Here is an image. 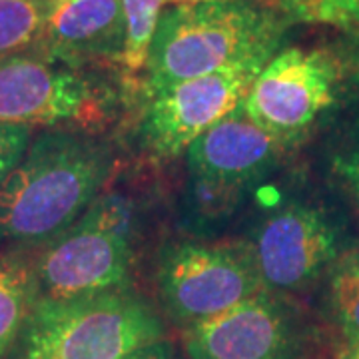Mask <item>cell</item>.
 <instances>
[{
	"label": "cell",
	"mask_w": 359,
	"mask_h": 359,
	"mask_svg": "<svg viewBox=\"0 0 359 359\" xmlns=\"http://www.w3.org/2000/svg\"><path fill=\"white\" fill-rule=\"evenodd\" d=\"M110 168L106 148L74 130L34 136L0 186V244L30 252L56 240L100 196Z\"/></svg>",
	"instance_id": "cell-1"
},
{
	"label": "cell",
	"mask_w": 359,
	"mask_h": 359,
	"mask_svg": "<svg viewBox=\"0 0 359 359\" xmlns=\"http://www.w3.org/2000/svg\"><path fill=\"white\" fill-rule=\"evenodd\" d=\"M282 14L256 0H188L160 14L146 72L154 96L192 78L262 70L276 54Z\"/></svg>",
	"instance_id": "cell-2"
},
{
	"label": "cell",
	"mask_w": 359,
	"mask_h": 359,
	"mask_svg": "<svg viewBox=\"0 0 359 359\" xmlns=\"http://www.w3.org/2000/svg\"><path fill=\"white\" fill-rule=\"evenodd\" d=\"M162 335L152 306L126 285L66 299L39 295L11 359H126Z\"/></svg>",
	"instance_id": "cell-3"
},
{
	"label": "cell",
	"mask_w": 359,
	"mask_h": 359,
	"mask_svg": "<svg viewBox=\"0 0 359 359\" xmlns=\"http://www.w3.org/2000/svg\"><path fill=\"white\" fill-rule=\"evenodd\" d=\"M130 231L126 202L98 196L65 233L36 250L32 262L40 295L66 299L124 287L132 266Z\"/></svg>",
	"instance_id": "cell-4"
},
{
	"label": "cell",
	"mask_w": 359,
	"mask_h": 359,
	"mask_svg": "<svg viewBox=\"0 0 359 359\" xmlns=\"http://www.w3.org/2000/svg\"><path fill=\"white\" fill-rule=\"evenodd\" d=\"M158 285L170 316L186 327L264 290L245 242L172 245L160 259Z\"/></svg>",
	"instance_id": "cell-5"
},
{
	"label": "cell",
	"mask_w": 359,
	"mask_h": 359,
	"mask_svg": "<svg viewBox=\"0 0 359 359\" xmlns=\"http://www.w3.org/2000/svg\"><path fill=\"white\" fill-rule=\"evenodd\" d=\"M104 112V92L90 78L34 50L0 58V122L16 126H86Z\"/></svg>",
	"instance_id": "cell-6"
},
{
	"label": "cell",
	"mask_w": 359,
	"mask_h": 359,
	"mask_svg": "<svg viewBox=\"0 0 359 359\" xmlns=\"http://www.w3.org/2000/svg\"><path fill=\"white\" fill-rule=\"evenodd\" d=\"M335 65L321 50L287 48L271 56L245 96V112L280 142L309 128L334 104Z\"/></svg>",
	"instance_id": "cell-7"
},
{
	"label": "cell",
	"mask_w": 359,
	"mask_h": 359,
	"mask_svg": "<svg viewBox=\"0 0 359 359\" xmlns=\"http://www.w3.org/2000/svg\"><path fill=\"white\" fill-rule=\"evenodd\" d=\"M259 70L233 68L192 78L152 96L142 136L158 156H178L244 102Z\"/></svg>",
	"instance_id": "cell-8"
},
{
	"label": "cell",
	"mask_w": 359,
	"mask_h": 359,
	"mask_svg": "<svg viewBox=\"0 0 359 359\" xmlns=\"http://www.w3.org/2000/svg\"><path fill=\"white\" fill-rule=\"evenodd\" d=\"M299 341L295 313L268 290L186 327L184 337L190 359H294Z\"/></svg>",
	"instance_id": "cell-9"
},
{
	"label": "cell",
	"mask_w": 359,
	"mask_h": 359,
	"mask_svg": "<svg viewBox=\"0 0 359 359\" xmlns=\"http://www.w3.org/2000/svg\"><path fill=\"white\" fill-rule=\"evenodd\" d=\"M250 248L259 282L268 292L306 287L337 252L332 226L308 205H285L269 214Z\"/></svg>",
	"instance_id": "cell-10"
},
{
	"label": "cell",
	"mask_w": 359,
	"mask_h": 359,
	"mask_svg": "<svg viewBox=\"0 0 359 359\" xmlns=\"http://www.w3.org/2000/svg\"><path fill=\"white\" fill-rule=\"evenodd\" d=\"M282 142L264 130L240 104L231 114L188 146L186 158L202 198H224L268 172Z\"/></svg>",
	"instance_id": "cell-11"
},
{
	"label": "cell",
	"mask_w": 359,
	"mask_h": 359,
	"mask_svg": "<svg viewBox=\"0 0 359 359\" xmlns=\"http://www.w3.org/2000/svg\"><path fill=\"white\" fill-rule=\"evenodd\" d=\"M124 16L120 0H56L42 50L76 66L84 58L122 54Z\"/></svg>",
	"instance_id": "cell-12"
},
{
	"label": "cell",
	"mask_w": 359,
	"mask_h": 359,
	"mask_svg": "<svg viewBox=\"0 0 359 359\" xmlns=\"http://www.w3.org/2000/svg\"><path fill=\"white\" fill-rule=\"evenodd\" d=\"M39 295L34 262L28 250L0 256V359H11Z\"/></svg>",
	"instance_id": "cell-13"
},
{
	"label": "cell",
	"mask_w": 359,
	"mask_h": 359,
	"mask_svg": "<svg viewBox=\"0 0 359 359\" xmlns=\"http://www.w3.org/2000/svg\"><path fill=\"white\" fill-rule=\"evenodd\" d=\"M56 0H0V58L42 50Z\"/></svg>",
	"instance_id": "cell-14"
},
{
	"label": "cell",
	"mask_w": 359,
	"mask_h": 359,
	"mask_svg": "<svg viewBox=\"0 0 359 359\" xmlns=\"http://www.w3.org/2000/svg\"><path fill=\"white\" fill-rule=\"evenodd\" d=\"M124 16V42H122V62L130 72L146 68L150 46L164 4L170 0H120Z\"/></svg>",
	"instance_id": "cell-15"
},
{
	"label": "cell",
	"mask_w": 359,
	"mask_h": 359,
	"mask_svg": "<svg viewBox=\"0 0 359 359\" xmlns=\"http://www.w3.org/2000/svg\"><path fill=\"white\" fill-rule=\"evenodd\" d=\"M330 294L335 321L347 341L355 346L359 344V248L335 262Z\"/></svg>",
	"instance_id": "cell-16"
},
{
	"label": "cell",
	"mask_w": 359,
	"mask_h": 359,
	"mask_svg": "<svg viewBox=\"0 0 359 359\" xmlns=\"http://www.w3.org/2000/svg\"><path fill=\"white\" fill-rule=\"evenodd\" d=\"M287 8L302 20L334 25L359 34V0H290Z\"/></svg>",
	"instance_id": "cell-17"
},
{
	"label": "cell",
	"mask_w": 359,
	"mask_h": 359,
	"mask_svg": "<svg viewBox=\"0 0 359 359\" xmlns=\"http://www.w3.org/2000/svg\"><path fill=\"white\" fill-rule=\"evenodd\" d=\"M32 138V128L0 122V186L13 174L14 168L20 164Z\"/></svg>",
	"instance_id": "cell-18"
},
{
	"label": "cell",
	"mask_w": 359,
	"mask_h": 359,
	"mask_svg": "<svg viewBox=\"0 0 359 359\" xmlns=\"http://www.w3.org/2000/svg\"><path fill=\"white\" fill-rule=\"evenodd\" d=\"M337 168H339L341 176L349 182V186H351V190H353L359 202V148L351 150L349 154L341 156L337 160Z\"/></svg>",
	"instance_id": "cell-19"
},
{
	"label": "cell",
	"mask_w": 359,
	"mask_h": 359,
	"mask_svg": "<svg viewBox=\"0 0 359 359\" xmlns=\"http://www.w3.org/2000/svg\"><path fill=\"white\" fill-rule=\"evenodd\" d=\"M126 359H174V355H172V347L168 346L166 341H158L136 351L134 355Z\"/></svg>",
	"instance_id": "cell-20"
},
{
	"label": "cell",
	"mask_w": 359,
	"mask_h": 359,
	"mask_svg": "<svg viewBox=\"0 0 359 359\" xmlns=\"http://www.w3.org/2000/svg\"><path fill=\"white\" fill-rule=\"evenodd\" d=\"M346 359H359V344H355V346H353V349L347 353Z\"/></svg>",
	"instance_id": "cell-21"
}]
</instances>
